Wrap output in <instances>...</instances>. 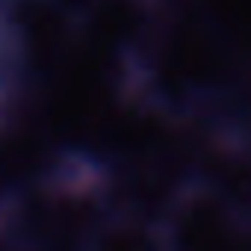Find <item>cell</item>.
<instances>
[{
  "mask_svg": "<svg viewBox=\"0 0 251 251\" xmlns=\"http://www.w3.org/2000/svg\"><path fill=\"white\" fill-rule=\"evenodd\" d=\"M12 198H15V192L9 189V183H6V177L0 175V222H3V216H6V210L12 207Z\"/></svg>",
  "mask_w": 251,
  "mask_h": 251,
  "instance_id": "cell-3",
  "label": "cell"
},
{
  "mask_svg": "<svg viewBox=\"0 0 251 251\" xmlns=\"http://www.w3.org/2000/svg\"><path fill=\"white\" fill-rule=\"evenodd\" d=\"M53 3L71 18V15H86V12L95 6V0H53Z\"/></svg>",
  "mask_w": 251,
  "mask_h": 251,
  "instance_id": "cell-2",
  "label": "cell"
},
{
  "mask_svg": "<svg viewBox=\"0 0 251 251\" xmlns=\"http://www.w3.org/2000/svg\"><path fill=\"white\" fill-rule=\"evenodd\" d=\"M89 251H166L163 233L145 222H118L106 225L89 242Z\"/></svg>",
  "mask_w": 251,
  "mask_h": 251,
  "instance_id": "cell-1",
  "label": "cell"
}]
</instances>
